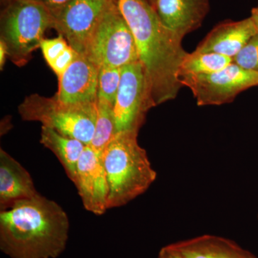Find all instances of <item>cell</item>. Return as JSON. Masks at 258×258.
Wrapping results in <instances>:
<instances>
[{
  "label": "cell",
  "instance_id": "5",
  "mask_svg": "<svg viewBox=\"0 0 258 258\" xmlns=\"http://www.w3.org/2000/svg\"><path fill=\"white\" fill-rule=\"evenodd\" d=\"M19 113L26 121H38L42 126L78 139L90 145L94 134L96 102L71 104L58 101L55 96L39 94L27 96L19 106Z\"/></svg>",
  "mask_w": 258,
  "mask_h": 258
},
{
  "label": "cell",
  "instance_id": "1",
  "mask_svg": "<svg viewBox=\"0 0 258 258\" xmlns=\"http://www.w3.org/2000/svg\"><path fill=\"white\" fill-rule=\"evenodd\" d=\"M133 32L154 106L174 99L180 88L181 63L187 52L181 40L166 28L148 0H116Z\"/></svg>",
  "mask_w": 258,
  "mask_h": 258
},
{
  "label": "cell",
  "instance_id": "26",
  "mask_svg": "<svg viewBox=\"0 0 258 258\" xmlns=\"http://www.w3.org/2000/svg\"><path fill=\"white\" fill-rule=\"evenodd\" d=\"M250 18L252 19L258 33V6L254 8L251 11Z\"/></svg>",
  "mask_w": 258,
  "mask_h": 258
},
{
  "label": "cell",
  "instance_id": "10",
  "mask_svg": "<svg viewBox=\"0 0 258 258\" xmlns=\"http://www.w3.org/2000/svg\"><path fill=\"white\" fill-rule=\"evenodd\" d=\"M102 153L87 145L80 159L74 184L83 208L94 215H103L108 210L109 195L108 179Z\"/></svg>",
  "mask_w": 258,
  "mask_h": 258
},
{
  "label": "cell",
  "instance_id": "25",
  "mask_svg": "<svg viewBox=\"0 0 258 258\" xmlns=\"http://www.w3.org/2000/svg\"><path fill=\"white\" fill-rule=\"evenodd\" d=\"M8 57V48L4 41L0 40V69H4L5 61Z\"/></svg>",
  "mask_w": 258,
  "mask_h": 258
},
{
  "label": "cell",
  "instance_id": "6",
  "mask_svg": "<svg viewBox=\"0 0 258 258\" xmlns=\"http://www.w3.org/2000/svg\"><path fill=\"white\" fill-rule=\"evenodd\" d=\"M85 56L102 67L123 68L139 62L135 38L116 1L93 31Z\"/></svg>",
  "mask_w": 258,
  "mask_h": 258
},
{
  "label": "cell",
  "instance_id": "2",
  "mask_svg": "<svg viewBox=\"0 0 258 258\" xmlns=\"http://www.w3.org/2000/svg\"><path fill=\"white\" fill-rule=\"evenodd\" d=\"M68 214L39 195L0 211V249L10 258H57L69 238Z\"/></svg>",
  "mask_w": 258,
  "mask_h": 258
},
{
  "label": "cell",
  "instance_id": "15",
  "mask_svg": "<svg viewBox=\"0 0 258 258\" xmlns=\"http://www.w3.org/2000/svg\"><path fill=\"white\" fill-rule=\"evenodd\" d=\"M184 258H258L234 241L203 235L171 244Z\"/></svg>",
  "mask_w": 258,
  "mask_h": 258
},
{
  "label": "cell",
  "instance_id": "8",
  "mask_svg": "<svg viewBox=\"0 0 258 258\" xmlns=\"http://www.w3.org/2000/svg\"><path fill=\"white\" fill-rule=\"evenodd\" d=\"M179 80L181 86L191 90L198 106H220L230 103L242 91L258 86V73L232 62L217 72L182 75Z\"/></svg>",
  "mask_w": 258,
  "mask_h": 258
},
{
  "label": "cell",
  "instance_id": "28",
  "mask_svg": "<svg viewBox=\"0 0 258 258\" xmlns=\"http://www.w3.org/2000/svg\"><path fill=\"white\" fill-rule=\"evenodd\" d=\"M2 2H4V3H9L10 2H11L12 0H1Z\"/></svg>",
  "mask_w": 258,
  "mask_h": 258
},
{
  "label": "cell",
  "instance_id": "14",
  "mask_svg": "<svg viewBox=\"0 0 258 258\" xmlns=\"http://www.w3.org/2000/svg\"><path fill=\"white\" fill-rule=\"evenodd\" d=\"M39 195L28 170L4 149H0V211Z\"/></svg>",
  "mask_w": 258,
  "mask_h": 258
},
{
  "label": "cell",
  "instance_id": "27",
  "mask_svg": "<svg viewBox=\"0 0 258 258\" xmlns=\"http://www.w3.org/2000/svg\"><path fill=\"white\" fill-rule=\"evenodd\" d=\"M156 0H148L149 3L152 5V6H154V3H155Z\"/></svg>",
  "mask_w": 258,
  "mask_h": 258
},
{
  "label": "cell",
  "instance_id": "19",
  "mask_svg": "<svg viewBox=\"0 0 258 258\" xmlns=\"http://www.w3.org/2000/svg\"><path fill=\"white\" fill-rule=\"evenodd\" d=\"M121 71L122 68L102 67L100 69L97 100L108 102L114 106Z\"/></svg>",
  "mask_w": 258,
  "mask_h": 258
},
{
  "label": "cell",
  "instance_id": "24",
  "mask_svg": "<svg viewBox=\"0 0 258 258\" xmlns=\"http://www.w3.org/2000/svg\"><path fill=\"white\" fill-rule=\"evenodd\" d=\"M157 258H184L176 249L168 244L165 247H162L159 251Z\"/></svg>",
  "mask_w": 258,
  "mask_h": 258
},
{
  "label": "cell",
  "instance_id": "11",
  "mask_svg": "<svg viewBox=\"0 0 258 258\" xmlns=\"http://www.w3.org/2000/svg\"><path fill=\"white\" fill-rule=\"evenodd\" d=\"M101 68L85 55H79L58 78V90L55 97L71 104L97 101L98 76Z\"/></svg>",
  "mask_w": 258,
  "mask_h": 258
},
{
  "label": "cell",
  "instance_id": "3",
  "mask_svg": "<svg viewBox=\"0 0 258 258\" xmlns=\"http://www.w3.org/2000/svg\"><path fill=\"white\" fill-rule=\"evenodd\" d=\"M137 134H115L102 153L108 179V210L120 208L143 195L157 179Z\"/></svg>",
  "mask_w": 258,
  "mask_h": 258
},
{
  "label": "cell",
  "instance_id": "12",
  "mask_svg": "<svg viewBox=\"0 0 258 258\" xmlns=\"http://www.w3.org/2000/svg\"><path fill=\"white\" fill-rule=\"evenodd\" d=\"M154 9L166 28L182 40L201 26L209 11V0H156Z\"/></svg>",
  "mask_w": 258,
  "mask_h": 258
},
{
  "label": "cell",
  "instance_id": "22",
  "mask_svg": "<svg viewBox=\"0 0 258 258\" xmlns=\"http://www.w3.org/2000/svg\"><path fill=\"white\" fill-rule=\"evenodd\" d=\"M79 55V54L69 45V47L54 61L53 63L51 64L50 69L55 73L57 78H60Z\"/></svg>",
  "mask_w": 258,
  "mask_h": 258
},
{
  "label": "cell",
  "instance_id": "20",
  "mask_svg": "<svg viewBox=\"0 0 258 258\" xmlns=\"http://www.w3.org/2000/svg\"><path fill=\"white\" fill-rule=\"evenodd\" d=\"M232 60L242 69L258 73V33L247 42Z\"/></svg>",
  "mask_w": 258,
  "mask_h": 258
},
{
  "label": "cell",
  "instance_id": "21",
  "mask_svg": "<svg viewBox=\"0 0 258 258\" xmlns=\"http://www.w3.org/2000/svg\"><path fill=\"white\" fill-rule=\"evenodd\" d=\"M69 47V42L62 35H59L52 39H44L40 44L42 55L49 66L53 63L57 58Z\"/></svg>",
  "mask_w": 258,
  "mask_h": 258
},
{
  "label": "cell",
  "instance_id": "16",
  "mask_svg": "<svg viewBox=\"0 0 258 258\" xmlns=\"http://www.w3.org/2000/svg\"><path fill=\"white\" fill-rule=\"evenodd\" d=\"M40 143L53 153L73 182L76 180L80 159L87 145L48 127L42 126Z\"/></svg>",
  "mask_w": 258,
  "mask_h": 258
},
{
  "label": "cell",
  "instance_id": "4",
  "mask_svg": "<svg viewBox=\"0 0 258 258\" xmlns=\"http://www.w3.org/2000/svg\"><path fill=\"white\" fill-rule=\"evenodd\" d=\"M53 15L33 0H12L1 17V40L8 57L17 66L28 62L32 52L40 47L47 29L54 28Z\"/></svg>",
  "mask_w": 258,
  "mask_h": 258
},
{
  "label": "cell",
  "instance_id": "23",
  "mask_svg": "<svg viewBox=\"0 0 258 258\" xmlns=\"http://www.w3.org/2000/svg\"><path fill=\"white\" fill-rule=\"evenodd\" d=\"M43 5L53 15L54 18L59 14L71 0H33Z\"/></svg>",
  "mask_w": 258,
  "mask_h": 258
},
{
  "label": "cell",
  "instance_id": "18",
  "mask_svg": "<svg viewBox=\"0 0 258 258\" xmlns=\"http://www.w3.org/2000/svg\"><path fill=\"white\" fill-rule=\"evenodd\" d=\"M96 110L94 134L90 146L98 152H103L115 134L113 105L97 100Z\"/></svg>",
  "mask_w": 258,
  "mask_h": 258
},
{
  "label": "cell",
  "instance_id": "13",
  "mask_svg": "<svg viewBox=\"0 0 258 258\" xmlns=\"http://www.w3.org/2000/svg\"><path fill=\"white\" fill-rule=\"evenodd\" d=\"M257 33L250 17L240 21L224 22L212 29L195 51L215 52L233 59Z\"/></svg>",
  "mask_w": 258,
  "mask_h": 258
},
{
  "label": "cell",
  "instance_id": "17",
  "mask_svg": "<svg viewBox=\"0 0 258 258\" xmlns=\"http://www.w3.org/2000/svg\"><path fill=\"white\" fill-rule=\"evenodd\" d=\"M232 58L215 52L194 51L186 53L181 68L179 76L189 74H209L225 69L232 63Z\"/></svg>",
  "mask_w": 258,
  "mask_h": 258
},
{
  "label": "cell",
  "instance_id": "9",
  "mask_svg": "<svg viewBox=\"0 0 258 258\" xmlns=\"http://www.w3.org/2000/svg\"><path fill=\"white\" fill-rule=\"evenodd\" d=\"M115 1L71 0L54 18V29L64 37L70 46L84 55L93 31Z\"/></svg>",
  "mask_w": 258,
  "mask_h": 258
},
{
  "label": "cell",
  "instance_id": "7",
  "mask_svg": "<svg viewBox=\"0 0 258 258\" xmlns=\"http://www.w3.org/2000/svg\"><path fill=\"white\" fill-rule=\"evenodd\" d=\"M154 107L142 63L139 61L122 68L119 88L113 106L115 134L138 135L148 112Z\"/></svg>",
  "mask_w": 258,
  "mask_h": 258
}]
</instances>
